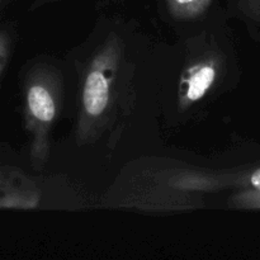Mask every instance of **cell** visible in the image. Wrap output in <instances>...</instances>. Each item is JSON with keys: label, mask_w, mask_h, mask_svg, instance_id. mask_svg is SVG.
<instances>
[{"label": "cell", "mask_w": 260, "mask_h": 260, "mask_svg": "<svg viewBox=\"0 0 260 260\" xmlns=\"http://www.w3.org/2000/svg\"><path fill=\"white\" fill-rule=\"evenodd\" d=\"M108 103V84L99 71H93L86 79L84 106L91 116H99Z\"/></svg>", "instance_id": "1"}, {"label": "cell", "mask_w": 260, "mask_h": 260, "mask_svg": "<svg viewBox=\"0 0 260 260\" xmlns=\"http://www.w3.org/2000/svg\"><path fill=\"white\" fill-rule=\"evenodd\" d=\"M28 104L36 118L50 122L55 116V104L52 98L42 86H33L28 93Z\"/></svg>", "instance_id": "2"}, {"label": "cell", "mask_w": 260, "mask_h": 260, "mask_svg": "<svg viewBox=\"0 0 260 260\" xmlns=\"http://www.w3.org/2000/svg\"><path fill=\"white\" fill-rule=\"evenodd\" d=\"M213 79H215V70L212 68L206 66V68L201 69L190 79L189 89H188V98L190 101H197V99H200L206 93V90L210 88Z\"/></svg>", "instance_id": "3"}, {"label": "cell", "mask_w": 260, "mask_h": 260, "mask_svg": "<svg viewBox=\"0 0 260 260\" xmlns=\"http://www.w3.org/2000/svg\"><path fill=\"white\" fill-rule=\"evenodd\" d=\"M251 183H253L254 187L256 188V189L260 190V169L256 170V172H254V174L251 175Z\"/></svg>", "instance_id": "4"}, {"label": "cell", "mask_w": 260, "mask_h": 260, "mask_svg": "<svg viewBox=\"0 0 260 260\" xmlns=\"http://www.w3.org/2000/svg\"><path fill=\"white\" fill-rule=\"evenodd\" d=\"M178 2H179V3H189V2H192V0H178Z\"/></svg>", "instance_id": "5"}]
</instances>
